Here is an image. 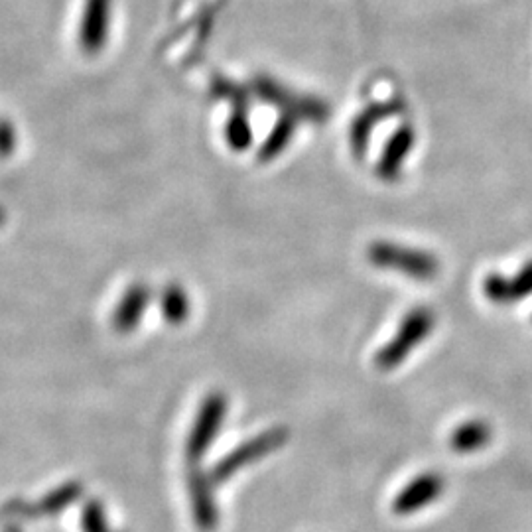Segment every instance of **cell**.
I'll use <instances>...</instances> for the list:
<instances>
[{"instance_id": "6da1fadb", "label": "cell", "mask_w": 532, "mask_h": 532, "mask_svg": "<svg viewBox=\"0 0 532 532\" xmlns=\"http://www.w3.org/2000/svg\"><path fill=\"white\" fill-rule=\"evenodd\" d=\"M436 326V314L426 308H414L404 316L400 322L397 335L383 345V349L377 353L375 363L381 371H393L400 363L416 349V345L424 343Z\"/></svg>"}, {"instance_id": "7a4b0ae2", "label": "cell", "mask_w": 532, "mask_h": 532, "mask_svg": "<svg viewBox=\"0 0 532 532\" xmlns=\"http://www.w3.org/2000/svg\"><path fill=\"white\" fill-rule=\"evenodd\" d=\"M369 261L385 270H397L414 280H432L440 272V261L430 251L377 241L367 251Z\"/></svg>"}, {"instance_id": "3957f363", "label": "cell", "mask_w": 532, "mask_h": 532, "mask_svg": "<svg viewBox=\"0 0 532 532\" xmlns=\"http://www.w3.org/2000/svg\"><path fill=\"white\" fill-rule=\"evenodd\" d=\"M288 436H290V432L284 426H276V428H270L263 434L251 438L249 442H243L239 448L229 452L221 462H217L215 466L211 467V471H209L211 481L215 485L225 483L239 469L251 466V464L263 460L268 454L276 452L278 448H282L288 442Z\"/></svg>"}, {"instance_id": "277c9868", "label": "cell", "mask_w": 532, "mask_h": 532, "mask_svg": "<svg viewBox=\"0 0 532 532\" xmlns=\"http://www.w3.org/2000/svg\"><path fill=\"white\" fill-rule=\"evenodd\" d=\"M225 412H227V399L223 397V393H211L201 402L200 412L194 420L186 444V456L192 464L201 462L205 452L211 448L225 420Z\"/></svg>"}, {"instance_id": "5b68a950", "label": "cell", "mask_w": 532, "mask_h": 532, "mask_svg": "<svg viewBox=\"0 0 532 532\" xmlns=\"http://www.w3.org/2000/svg\"><path fill=\"white\" fill-rule=\"evenodd\" d=\"M215 483L209 473L200 467H192L188 473V491L192 501V515L196 527L203 532L213 531L219 525V509L213 495Z\"/></svg>"}, {"instance_id": "8992f818", "label": "cell", "mask_w": 532, "mask_h": 532, "mask_svg": "<svg viewBox=\"0 0 532 532\" xmlns=\"http://www.w3.org/2000/svg\"><path fill=\"white\" fill-rule=\"evenodd\" d=\"M446 489V479L440 473L428 471L418 477H414L393 503V509L397 515H410L420 509H426L430 503L442 497Z\"/></svg>"}, {"instance_id": "52a82bcc", "label": "cell", "mask_w": 532, "mask_h": 532, "mask_svg": "<svg viewBox=\"0 0 532 532\" xmlns=\"http://www.w3.org/2000/svg\"><path fill=\"white\" fill-rule=\"evenodd\" d=\"M111 8H113V0H87L85 2L81 34H79V42L85 54L97 56L103 50L109 38Z\"/></svg>"}, {"instance_id": "ba28073f", "label": "cell", "mask_w": 532, "mask_h": 532, "mask_svg": "<svg viewBox=\"0 0 532 532\" xmlns=\"http://www.w3.org/2000/svg\"><path fill=\"white\" fill-rule=\"evenodd\" d=\"M483 294L489 302L509 306L532 296V261L523 266L515 276L489 274L483 280Z\"/></svg>"}, {"instance_id": "9c48e42d", "label": "cell", "mask_w": 532, "mask_h": 532, "mask_svg": "<svg viewBox=\"0 0 532 532\" xmlns=\"http://www.w3.org/2000/svg\"><path fill=\"white\" fill-rule=\"evenodd\" d=\"M150 302V288L146 284H133L113 314V328L119 333H131L142 322Z\"/></svg>"}, {"instance_id": "30bf717a", "label": "cell", "mask_w": 532, "mask_h": 532, "mask_svg": "<svg viewBox=\"0 0 532 532\" xmlns=\"http://www.w3.org/2000/svg\"><path fill=\"white\" fill-rule=\"evenodd\" d=\"M493 440V428L485 420H467L450 434V448L458 454L477 452Z\"/></svg>"}, {"instance_id": "8fae6325", "label": "cell", "mask_w": 532, "mask_h": 532, "mask_svg": "<svg viewBox=\"0 0 532 532\" xmlns=\"http://www.w3.org/2000/svg\"><path fill=\"white\" fill-rule=\"evenodd\" d=\"M83 495V483L79 481H67L64 485L52 489L44 499H40L38 503H32V513L34 517L46 515V517H54L64 513L69 509L75 501H79Z\"/></svg>"}, {"instance_id": "7c38bea8", "label": "cell", "mask_w": 532, "mask_h": 532, "mask_svg": "<svg viewBox=\"0 0 532 532\" xmlns=\"http://www.w3.org/2000/svg\"><path fill=\"white\" fill-rule=\"evenodd\" d=\"M160 310H162V316L168 324H174V326L184 324L190 316L188 292L178 284L166 286L162 296H160Z\"/></svg>"}, {"instance_id": "4fadbf2b", "label": "cell", "mask_w": 532, "mask_h": 532, "mask_svg": "<svg viewBox=\"0 0 532 532\" xmlns=\"http://www.w3.org/2000/svg\"><path fill=\"white\" fill-rule=\"evenodd\" d=\"M249 111H239L235 109L233 117L229 119L227 123V129H225V136H227V142L233 150L237 152H243L251 146L253 142V131H251V123H249Z\"/></svg>"}, {"instance_id": "5bb4252c", "label": "cell", "mask_w": 532, "mask_h": 532, "mask_svg": "<svg viewBox=\"0 0 532 532\" xmlns=\"http://www.w3.org/2000/svg\"><path fill=\"white\" fill-rule=\"evenodd\" d=\"M292 134H294V123H292L290 117H284L282 121H278V125L274 127V131L270 133L268 140L265 142V146L259 152L261 162L274 160L288 146Z\"/></svg>"}, {"instance_id": "9a60e30c", "label": "cell", "mask_w": 532, "mask_h": 532, "mask_svg": "<svg viewBox=\"0 0 532 532\" xmlns=\"http://www.w3.org/2000/svg\"><path fill=\"white\" fill-rule=\"evenodd\" d=\"M81 531L83 532H109L107 513L99 499H91L85 503L81 511Z\"/></svg>"}, {"instance_id": "2e32d148", "label": "cell", "mask_w": 532, "mask_h": 532, "mask_svg": "<svg viewBox=\"0 0 532 532\" xmlns=\"http://www.w3.org/2000/svg\"><path fill=\"white\" fill-rule=\"evenodd\" d=\"M215 93H217L219 97H223V99L233 101V107H235V109H239V111H247L249 95H247L241 87H237V85H233V83H227V81H217V83H215Z\"/></svg>"}, {"instance_id": "e0dca14e", "label": "cell", "mask_w": 532, "mask_h": 532, "mask_svg": "<svg viewBox=\"0 0 532 532\" xmlns=\"http://www.w3.org/2000/svg\"><path fill=\"white\" fill-rule=\"evenodd\" d=\"M16 148V133L14 127L6 121H0V156L6 158Z\"/></svg>"}, {"instance_id": "ac0fdd59", "label": "cell", "mask_w": 532, "mask_h": 532, "mask_svg": "<svg viewBox=\"0 0 532 532\" xmlns=\"http://www.w3.org/2000/svg\"><path fill=\"white\" fill-rule=\"evenodd\" d=\"M2 532H22V529H20L16 523H12V525H8V527Z\"/></svg>"}, {"instance_id": "d6986e66", "label": "cell", "mask_w": 532, "mask_h": 532, "mask_svg": "<svg viewBox=\"0 0 532 532\" xmlns=\"http://www.w3.org/2000/svg\"><path fill=\"white\" fill-rule=\"evenodd\" d=\"M4 219H6V213H4V209H0V225L4 223Z\"/></svg>"}]
</instances>
